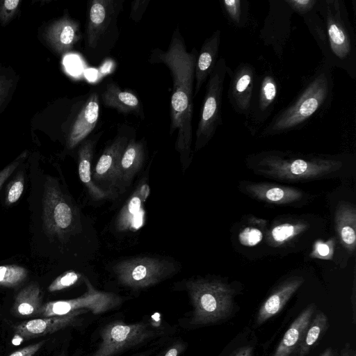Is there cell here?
Returning a JSON list of instances; mask_svg holds the SVG:
<instances>
[{
    "instance_id": "cell-1",
    "label": "cell",
    "mask_w": 356,
    "mask_h": 356,
    "mask_svg": "<svg viewBox=\"0 0 356 356\" xmlns=\"http://www.w3.org/2000/svg\"><path fill=\"white\" fill-rule=\"evenodd\" d=\"M197 54L195 48L187 51L184 38L177 28L168 49H154L149 60L150 63L165 64L172 75L170 134L177 132L175 149L179 153L184 170L191 156L193 86Z\"/></svg>"
},
{
    "instance_id": "cell-2",
    "label": "cell",
    "mask_w": 356,
    "mask_h": 356,
    "mask_svg": "<svg viewBox=\"0 0 356 356\" xmlns=\"http://www.w3.org/2000/svg\"><path fill=\"white\" fill-rule=\"evenodd\" d=\"M309 32L332 68L356 79V38L343 0H318L314 9L302 17Z\"/></svg>"
},
{
    "instance_id": "cell-3",
    "label": "cell",
    "mask_w": 356,
    "mask_h": 356,
    "mask_svg": "<svg viewBox=\"0 0 356 356\" xmlns=\"http://www.w3.org/2000/svg\"><path fill=\"white\" fill-rule=\"evenodd\" d=\"M332 68L323 60L306 79L294 99L277 113L259 133V138L300 130L330 106L333 98Z\"/></svg>"
},
{
    "instance_id": "cell-4",
    "label": "cell",
    "mask_w": 356,
    "mask_h": 356,
    "mask_svg": "<svg viewBox=\"0 0 356 356\" xmlns=\"http://www.w3.org/2000/svg\"><path fill=\"white\" fill-rule=\"evenodd\" d=\"M256 172L287 181L313 179L339 170L343 165L337 156L305 155L269 150L256 153L247 159Z\"/></svg>"
},
{
    "instance_id": "cell-5",
    "label": "cell",
    "mask_w": 356,
    "mask_h": 356,
    "mask_svg": "<svg viewBox=\"0 0 356 356\" xmlns=\"http://www.w3.org/2000/svg\"><path fill=\"white\" fill-rule=\"evenodd\" d=\"M186 288L193 306L192 324L218 323L232 314L234 291L227 283L217 280H190Z\"/></svg>"
},
{
    "instance_id": "cell-6",
    "label": "cell",
    "mask_w": 356,
    "mask_h": 356,
    "mask_svg": "<svg viewBox=\"0 0 356 356\" xmlns=\"http://www.w3.org/2000/svg\"><path fill=\"white\" fill-rule=\"evenodd\" d=\"M230 70L231 68L227 65L225 58L221 57L208 78L195 132V152L207 145L222 124V92L226 75Z\"/></svg>"
},
{
    "instance_id": "cell-7",
    "label": "cell",
    "mask_w": 356,
    "mask_h": 356,
    "mask_svg": "<svg viewBox=\"0 0 356 356\" xmlns=\"http://www.w3.org/2000/svg\"><path fill=\"white\" fill-rule=\"evenodd\" d=\"M175 264L151 257H137L121 260L113 266L119 282L124 286L140 289L152 286L175 272Z\"/></svg>"
},
{
    "instance_id": "cell-8",
    "label": "cell",
    "mask_w": 356,
    "mask_h": 356,
    "mask_svg": "<svg viewBox=\"0 0 356 356\" xmlns=\"http://www.w3.org/2000/svg\"><path fill=\"white\" fill-rule=\"evenodd\" d=\"M156 334V332L143 322L113 321L102 330L101 341L91 356H113L142 343Z\"/></svg>"
},
{
    "instance_id": "cell-9",
    "label": "cell",
    "mask_w": 356,
    "mask_h": 356,
    "mask_svg": "<svg viewBox=\"0 0 356 356\" xmlns=\"http://www.w3.org/2000/svg\"><path fill=\"white\" fill-rule=\"evenodd\" d=\"M84 282L86 291L82 296L70 300L48 302L42 305L41 316H63L79 309H89L93 314H99L120 305L122 299L120 296L96 289L86 277H84Z\"/></svg>"
},
{
    "instance_id": "cell-10",
    "label": "cell",
    "mask_w": 356,
    "mask_h": 356,
    "mask_svg": "<svg viewBox=\"0 0 356 356\" xmlns=\"http://www.w3.org/2000/svg\"><path fill=\"white\" fill-rule=\"evenodd\" d=\"M280 84L271 72L257 76L253 97L244 124L253 136L260 132L271 116L279 96Z\"/></svg>"
},
{
    "instance_id": "cell-11",
    "label": "cell",
    "mask_w": 356,
    "mask_h": 356,
    "mask_svg": "<svg viewBox=\"0 0 356 356\" xmlns=\"http://www.w3.org/2000/svg\"><path fill=\"white\" fill-rule=\"evenodd\" d=\"M42 218L45 231L63 237L74 225L75 214L58 184L51 178L46 181L42 200Z\"/></svg>"
},
{
    "instance_id": "cell-12",
    "label": "cell",
    "mask_w": 356,
    "mask_h": 356,
    "mask_svg": "<svg viewBox=\"0 0 356 356\" xmlns=\"http://www.w3.org/2000/svg\"><path fill=\"white\" fill-rule=\"evenodd\" d=\"M268 14L259 32L264 45L271 47L276 56L282 59L285 46L291 32L293 14L285 0H269Z\"/></svg>"
},
{
    "instance_id": "cell-13",
    "label": "cell",
    "mask_w": 356,
    "mask_h": 356,
    "mask_svg": "<svg viewBox=\"0 0 356 356\" xmlns=\"http://www.w3.org/2000/svg\"><path fill=\"white\" fill-rule=\"evenodd\" d=\"M229 85L227 92L229 102L238 114L247 115L253 97L257 74L254 67L241 62L234 71L229 72Z\"/></svg>"
},
{
    "instance_id": "cell-14",
    "label": "cell",
    "mask_w": 356,
    "mask_h": 356,
    "mask_svg": "<svg viewBox=\"0 0 356 356\" xmlns=\"http://www.w3.org/2000/svg\"><path fill=\"white\" fill-rule=\"evenodd\" d=\"M121 1L114 0H93L90 1L86 29V42L95 49L110 23L119 12Z\"/></svg>"
},
{
    "instance_id": "cell-15",
    "label": "cell",
    "mask_w": 356,
    "mask_h": 356,
    "mask_svg": "<svg viewBox=\"0 0 356 356\" xmlns=\"http://www.w3.org/2000/svg\"><path fill=\"white\" fill-rule=\"evenodd\" d=\"M87 312L79 309L66 315L34 318L24 321L14 327L15 335L26 339L51 334L74 324L78 317Z\"/></svg>"
},
{
    "instance_id": "cell-16",
    "label": "cell",
    "mask_w": 356,
    "mask_h": 356,
    "mask_svg": "<svg viewBox=\"0 0 356 356\" xmlns=\"http://www.w3.org/2000/svg\"><path fill=\"white\" fill-rule=\"evenodd\" d=\"M128 142L126 137L118 136L104 149L92 174L93 182H104L111 188L116 186L119 162Z\"/></svg>"
},
{
    "instance_id": "cell-17",
    "label": "cell",
    "mask_w": 356,
    "mask_h": 356,
    "mask_svg": "<svg viewBox=\"0 0 356 356\" xmlns=\"http://www.w3.org/2000/svg\"><path fill=\"white\" fill-rule=\"evenodd\" d=\"M303 282V277L296 276L281 283L261 304L257 314L256 324L261 325L280 312Z\"/></svg>"
},
{
    "instance_id": "cell-18",
    "label": "cell",
    "mask_w": 356,
    "mask_h": 356,
    "mask_svg": "<svg viewBox=\"0 0 356 356\" xmlns=\"http://www.w3.org/2000/svg\"><path fill=\"white\" fill-rule=\"evenodd\" d=\"M221 31H215L205 39L197 54L195 70L193 97L199 93L202 85L213 71L218 61Z\"/></svg>"
},
{
    "instance_id": "cell-19",
    "label": "cell",
    "mask_w": 356,
    "mask_h": 356,
    "mask_svg": "<svg viewBox=\"0 0 356 356\" xmlns=\"http://www.w3.org/2000/svg\"><path fill=\"white\" fill-rule=\"evenodd\" d=\"M99 112V96L96 92H92L86 99L72 127L67 140L70 149L76 147L92 132L97 122Z\"/></svg>"
},
{
    "instance_id": "cell-20",
    "label": "cell",
    "mask_w": 356,
    "mask_h": 356,
    "mask_svg": "<svg viewBox=\"0 0 356 356\" xmlns=\"http://www.w3.org/2000/svg\"><path fill=\"white\" fill-rule=\"evenodd\" d=\"M245 193L268 203L286 204L299 202L303 198L302 191L291 187L265 183H248Z\"/></svg>"
},
{
    "instance_id": "cell-21",
    "label": "cell",
    "mask_w": 356,
    "mask_h": 356,
    "mask_svg": "<svg viewBox=\"0 0 356 356\" xmlns=\"http://www.w3.org/2000/svg\"><path fill=\"white\" fill-rule=\"evenodd\" d=\"M316 306L309 305L298 316L284 334L273 356H291L300 344L314 316Z\"/></svg>"
},
{
    "instance_id": "cell-22",
    "label": "cell",
    "mask_w": 356,
    "mask_h": 356,
    "mask_svg": "<svg viewBox=\"0 0 356 356\" xmlns=\"http://www.w3.org/2000/svg\"><path fill=\"white\" fill-rule=\"evenodd\" d=\"M106 107L115 109L123 114H135L143 118L141 103L138 97L129 90H122L114 82L106 84L102 95Z\"/></svg>"
},
{
    "instance_id": "cell-23",
    "label": "cell",
    "mask_w": 356,
    "mask_h": 356,
    "mask_svg": "<svg viewBox=\"0 0 356 356\" xmlns=\"http://www.w3.org/2000/svg\"><path fill=\"white\" fill-rule=\"evenodd\" d=\"M145 160V146L142 140H129L121 156L117 173V186L130 184L140 170Z\"/></svg>"
},
{
    "instance_id": "cell-24",
    "label": "cell",
    "mask_w": 356,
    "mask_h": 356,
    "mask_svg": "<svg viewBox=\"0 0 356 356\" xmlns=\"http://www.w3.org/2000/svg\"><path fill=\"white\" fill-rule=\"evenodd\" d=\"M95 141H85L79 149V176L90 195L96 200L108 198L111 191L103 190L92 181L91 161L93 156Z\"/></svg>"
},
{
    "instance_id": "cell-25",
    "label": "cell",
    "mask_w": 356,
    "mask_h": 356,
    "mask_svg": "<svg viewBox=\"0 0 356 356\" xmlns=\"http://www.w3.org/2000/svg\"><path fill=\"white\" fill-rule=\"evenodd\" d=\"M42 306L40 286L36 283H31L15 296L13 312L19 317H31L40 314Z\"/></svg>"
},
{
    "instance_id": "cell-26",
    "label": "cell",
    "mask_w": 356,
    "mask_h": 356,
    "mask_svg": "<svg viewBox=\"0 0 356 356\" xmlns=\"http://www.w3.org/2000/svg\"><path fill=\"white\" fill-rule=\"evenodd\" d=\"M51 35L56 48L61 51H67L81 38L79 23L64 17L54 24Z\"/></svg>"
},
{
    "instance_id": "cell-27",
    "label": "cell",
    "mask_w": 356,
    "mask_h": 356,
    "mask_svg": "<svg viewBox=\"0 0 356 356\" xmlns=\"http://www.w3.org/2000/svg\"><path fill=\"white\" fill-rule=\"evenodd\" d=\"M336 225L341 241L350 252L355 250V211L348 205L341 206L336 213Z\"/></svg>"
},
{
    "instance_id": "cell-28",
    "label": "cell",
    "mask_w": 356,
    "mask_h": 356,
    "mask_svg": "<svg viewBox=\"0 0 356 356\" xmlns=\"http://www.w3.org/2000/svg\"><path fill=\"white\" fill-rule=\"evenodd\" d=\"M328 318L325 314L318 311L312 318L303 337L296 350V356H306L328 328Z\"/></svg>"
},
{
    "instance_id": "cell-29",
    "label": "cell",
    "mask_w": 356,
    "mask_h": 356,
    "mask_svg": "<svg viewBox=\"0 0 356 356\" xmlns=\"http://www.w3.org/2000/svg\"><path fill=\"white\" fill-rule=\"evenodd\" d=\"M222 12L234 26L243 28L248 23L250 5L247 0H220Z\"/></svg>"
},
{
    "instance_id": "cell-30",
    "label": "cell",
    "mask_w": 356,
    "mask_h": 356,
    "mask_svg": "<svg viewBox=\"0 0 356 356\" xmlns=\"http://www.w3.org/2000/svg\"><path fill=\"white\" fill-rule=\"evenodd\" d=\"M145 200L146 198L142 195L139 188L133 193L121 210L118 218L117 227L120 230H126L131 227L134 219L140 211L142 203Z\"/></svg>"
},
{
    "instance_id": "cell-31",
    "label": "cell",
    "mask_w": 356,
    "mask_h": 356,
    "mask_svg": "<svg viewBox=\"0 0 356 356\" xmlns=\"http://www.w3.org/2000/svg\"><path fill=\"white\" fill-rule=\"evenodd\" d=\"M28 276L26 268L15 264L0 266V286L15 287Z\"/></svg>"
},
{
    "instance_id": "cell-32",
    "label": "cell",
    "mask_w": 356,
    "mask_h": 356,
    "mask_svg": "<svg viewBox=\"0 0 356 356\" xmlns=\"http://www.w3.org/2000/svg\"><path fill=\"white\" fill-rule=\"evenodd\" d=\"M305 228V225L302 224H280L272 229L270 238L275 243H282L298 235Z\"/></svg>"
},
{
    "instance_id": "cell-33",
    "label": "cell",
    "mask_w": 356,
    "mask_h": 356,
    "mask_svg": "<svg viewBox=\"0 0 356 356\" xmlns=\"http://www.w3.org/2000/svg\"><path fill=\"white\" fill-rule=\"evenodd\" d=\"M81 274L74 270L67 271L56 277L49 286V292L58 291L75 284L81 278Z\"/></svg>"
},
{
    "instance_id": "cell-34",
    "label": "cell",
    "mask_w": 356,
    "mask_h": 356,
    "mask_svg": "<svg viewBox=\"0 0 356 356\" xmlns=\"http://www.w3.org/2000/svg\"><path fill=\"white\" fill-rule=\"evenodd\" d=\"M293 13H297L302 17L316 7L318 0H285Z\"/></svg>"
},
{
    "instance_id": "cell-35",
    "label": "cell",
    "mask_w": 356,
    "mask_h": 356,
    "mask_svg": "<svg viewBox=\"0 0 356 356\" xmlns=\"http://www.w3.org/2000/svg\"><path fill=\"white\" fill-rule=\"evenodd\" d=\"M24 187V179L22 175L15 178L8 186L6 203L8 204L16 202L21 197Z\"/></svg>"
},
{
    "instance_id": "cell-36",
    "label": "cell",
    "mask_w": 356,
    "mask_h": 356,
    "mask_svg": "<svg viewBox=\"0 0 356 356\" xmlns=\"http://www.w3.org/2000/svg\"><path fill=\"white\" fill-rule=\"evenodd\" d=\"M261 232L253 227H246L238 235L240 243L245 246H254L258 244L262 239Z\"/></svg>"
},
{
    "instance_id": "cell-37",
    "label": "cell",
    "mask_w": 356,
    "mask_h": 356,
    "mask_svg": "<svg viewBox=\"0 0 356 356\" xmlns=\"http://www.w3.org/2000/svg\"><path fill=\"white\" fill-rule=\"evenodd\" d=\"M44 343L45 341H41L31 344L13 352L9 356H33L42 348Z\"/></svg>"
},
{
    "instance_id": "cell-38",
    "label": "cell",
    "mask_w": 356,
    "mask_h": 356,
    "mask_svg": "<svg viewBox=\"0 0 356 356\" xmlns=\"http://www.w3.org/2000/svg\"><path fill=\"white\" fill-rule=\"evenodd\" d=\"M24 159V155L22 154L19 157L17 158V159H16L14 162L10 163L0 172V189L4 184L5 181L10 177V175L13 172V171L17 168V167L23 161Z\"/></svg>"
},
{
    "instance_id": "cell-39",
    "label": "cell",
    "mask_w": 356,
    "mask_h": 356,
    "mask_svg": "<svg viewBox=\"0 0 356 356\" xmlns=\"http://www.w3.org/2000/svg\"><path fill=\"white\" fill-rule=\"evenodd\" d=\"M185 348L182 343H177L170 347L163 356H178Z\"/></svg>"
},
{
    "instance_id": "cell-40",
    "label": "cell",
    "mask_w": 356,
    "mask_h": 356,
    "mask_svg": "<svg viewBox=\"0 0 356 356\" xmlns=\"http://www.w3.org/2000/svg\"><path fill=\"white\" fill-rule=\"evenodd\" d=\"M252 348L247 346L238 349L232 356H252Z\"/></svg>"
},
{
    "instance_id": "cell-41",
    "label": "cell",
    "mask_w": 356,
    "mask_h": 356,
    "mask_svg": "<svg viewBox=\"0 0 356 356\" xmlns=\"http://www.w3.org/2000/svg\"><path fill=\"white\" fill-rule=\"evenodd\" d=\"M318 253L321 256H327L330 253L329 246L325 243H318L316 248Z\"/></svg>"
},
{
    "instance_id": "cell-42",
    "label": "cell",
    "mask_w": 356,
    "mask_h": 356,
    "mask_svg": "<svg viewBox=\"0 0 356 356\" xmlns=\"http://www.w3.org/2000/svg\"><path fill=\"white\" fill-rule=\"evenodd\" d=\"M19 3V0H6L3 2V6L8 10H14L18 6Z\"/></svg>"
},
{
    "instance_id": "cell-43",
    "label": "cell",
    "mask_w": 356,
    "mask_h": 356,
    "mask_svg": "<svg viewBox=\"0 0 356 356\" xmlns=\"http://www.w3.org/2000/svg\"><path fill=\"white\" fill-rule=\"evenodd\" d=\"M341 356H356L355 351L346 343L341 350Z\"/></svg>"
},
{
    "instance_id": "cell-44",
    "label": "cell",
    "mask_w": 356,
    "mask_h": 356,
    "mask_svg": "<svg viewBox=\"0 0 356 356\" xmlns=\"http://www.w3.org/2000/svg\"><path fill=\"white\" fill-rule=\"evenodd\" d=\"M320 356H333V352L331 348H326Z\"/></svg>"
},
{
    "instance_id": "cell-45",
    "label": "cell",
    "mask_w": 356,
    "mask_h": 356,
    "mask_svg": "<svg viewBox=\"0 0 356 356\" xmlns=\"http://www.w3.org/2000/svg\"><path fill=\"white\" fill-rule=\"evenodd\" d=\"M137 356H147L146 354H140V355H138Z\"/></svg>"
},
{
    "instance_id": "cell-46",
    "label": "cell",
    "mask_w": 356,
    "mask_h": 356,
    "mask_svg": "<svg viewBox=\"0 0 356 356\" xmlns=\"http://www.w3.org/2000/svg\"><path fill=\"white\" fill-rule=\"evenodd\" d=\"M60 356H65V355H60Z\"/></svg>"
}]
</instances>
